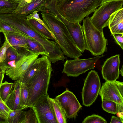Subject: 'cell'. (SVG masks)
<instances>
[{"label":"cell","mask_w":123,"mask_h":123,"mask_svg":"<svg viewBox=\"0 0 123 123\" xmlns=\"http://www.w3.org/2000/svg\"><path fill=\"white\" fill-rule=\"evenodd\" d=\"M60 14L72 22L80 23L93 12L101 4L102 0H56Z\"/></svg>","instance_id":"cell-3"},{"label":"cell","mask_w":123,"mask_h":123,"mask_svg":"<svg viewBox=\"0 0 123 123\" xmlns=\"http://www.w3.org/2000/svg\"><path fill=\"white\" fill-rule=\"evenodd\" d=\"M0 123H8V119L0 113Z\"/></svg>","instance_id":"cell-38"},{"label":"cell","mask_w":123,"mask_h":123,"mask_svg":"<svg viewBox=\"0 0 123 123\" xmlns=\"http://www.w3.org/2000/svg\"><path fill=\"white\" fill-rule=\"evenodd\" d=\"M123 112H118L116 114L119 117L123 120Z\"/></svg>","instance_id":"cell-39"},{"label":"cell","mask_w":123,"mask_h":123,"mask_svg":"<svg viewBox=\"0 0 123 123\" xmlns=\"http://www.w3.org/2000/svg\"><path fill=\"white\" fill-rule=\"evenodd\" d=\"M12 0L16 2L17 3V2L18 0Z\"/></svg>","instance_id":"cell-44"},{"label":"cell","mask_w":123,"mask_h":123,"mask_svg":"<svg viewBox=\"0 0 123 123\" xmlns=\"http://www.w3.org/2000/svg\"><path fill=\"white\" fill-rule=\"evenodd\" d=\"M13 32L25 35L17 29L0 20V32Z\"/></svg>","instance_id":"cell-30"},{"label":"cell","mask_w":123,"mask_h":123,"mask_svg":"<svg viewBox=\"0 0 123 123\" xmlns=\"http://www.w3.org/2000/svg\"><path fill=\"white\" fill-rule=\"evenodd\" d=\"M55 98L59 103L68 118H75L82 107L75 95L68 89Z\"/></svg>","instance_id":"cell-10"},{"label":"cell","mask_w":123,"mask_h":123,"mask_svg":"<svg viewBox=\"0 0 123 123\" xmlns=\"http://www.w3.org/2000/svg\"><path fill=\"white\" fill-rule=\"evenodd\" d=\"M4 76V75L0 77V87L2 83L3 80Z\"/></svg>","instance_id":"cell-42"},{"label":"cell","mask_w":123,"mask_h":123,"mask_svg":"<svg viewBox=\"0 0 123 123\" xmlns=\"http://www.w3.org/2000/svg\"><path fill=\"white\" fill-rule=\"evenodd\" d=\"M120 55H116L107 58L104 62L101 73L106 81L113 82L119 78L120 74Z\"/></svg>","instance_id":"cell-12"},{"label":"cell","mask_w":123,"mask_h":123,"mask_svg":"<svg viewBox=\"0 0 123 123\" xmlns=\"http://www.w3.org/2000/svg\"><path fill=\"white\" fill-rule=\"evenodd\" d=\"M114 82L119 91L123 95V82L116 80Z\"/></svg>","instance_id":"cell-36"},{"label":"cell","mask_w":123,"mask_h":123,"mask_svg":"<svg viewBox=\"0 0 123 123\" xmlns=\"http://www.w3.org/2000/svg\"><path fill=\"white\" fill-rule=\"evenodd\" d=\"M3 45L0 48V63L3 62L6 58V54L7 49L11 45L6 38Z\"/></svg>","instance_id":"cell-31"},{"label":"cell","mask_w":123,"mask_h":123,"mask_svg":"<svg viewBox=\"0 0 123 123\" xmlns=\"http://www.w3.org/2000/svg\"><path fill=\"white\" fill-rule=\"evenodd\" d=\"M57 16L65 25L77 48L81 53H83L86 49V47L82 26L79 23L67 20L60 13Z\"/></svg>","instance_id":"cell-11"},{"label":"cell","mask_w":123,"mask_h":123,"mask_svg":"<svg viewBox=\"0 0 123 123\" xmlns=\"http://www.w3.org/2000/svg\"><path fill=\"white\" fill-rule=\"evenodd\" d=\"M20 108L10 111L8 118V123H20L24 111Z\"/></svg>","instance_id":"cell-28"},{"label":"cell","mask_w":123,"mask_h":123,"mask_svg":"<svg viewBox=\"0 0 123 123\" xmlns=\"http://www.w3.org/2000/svg\"><path fill=\"white\" fill-rule=\"evenodd\" d=\"M26 39L28 49L30 50L39 53L40 55L49 56L48 53L39 42L32 38L27 36Z\"/></svg>","instance_id":"cell-23"},{"label":"cell","mask_w":123,"mask_h":123,"mask_svg":"<svg viewBox=\"0 0 123 123\" xmlns=\"http://www.w3.org/2000/svg\"><path fill=\"white\" fill-rule=\"evenodd\" d=\"M1 44V39H0V45Z\"/></svg>","instance_id":"cell-45"},{"label":"cell","mask_w":123,"mask_h":123,"mask_svg":"<svg viewBox=\"0 0 123 123\" xmlns=\"http://www.w3.org/2000/svg\"><path fill=\"white\" fill-rule=\"evenodd\" d=\"M48 94L39 98L31 108L34 111L38 123H57L48 100Z\"/></svg>","instance_id":"cell-9"},{"label":"cell","mask_w":123,"mask_h":123,"mask_svg":"<svg viewBox=\"0 0 123 123\" xmlns=\"http://www.w3.org/2000/svg\"><path fill=\"white\" fill-rule=\"evenodd\" d=\"M38 11H35L26 16L27 19L34 18L36 19L40 23L46 27L45 25L39 17V14L37 13Z\"/></svg>","instance_id":"cell-34"},{"label":"cell","mask_w":123,"mask_h":123,"mask_svg":"<svg viewBox=\"0 0 123 123\" xmlns=\"http://www.w3.org/2000/svg\"><path fill=\"white\" fill-rule=\"evenodd\" d=\"M111 123H123V120L119 117H117L114 116L111 117Z\"/></svg>","instance_id":"cell-37"},{"label":"cell","mask_w":123,"mask_h":123,"mask_svg":"<svg viewBox=\"0 0 123 123\" xmlns=\"http://www.w3.org/2000/svg\"><path fill=\"white\" fill-rule=\"evenodd\" d=\"M5 38L7 39L12 46L20 54H23L29 49L26 35L17 33L4 32Z\"/></svg>","instance_id":"cell-14"},{"label":"cell","mask_w":123,"mask_h":123,"mask_svg":"<svg viewBox=\"0 0 123 123\" xmlns=\"http://www.w3.org/2000/svg\"><path fill=\"white\" fill-rule=\"evenodd\" d=\"M99 94L102 100L112 101L123 105V95L119 91L114 81H106L103 83Z\"/></svg>","instance_id":"cell-13"},{"label":"cell","mask_w":123,"mask_h":123,"mask_svg":"<svg viewBox=\"0 0 123 123\" xmlns=\"http://www.w3.org/2000/svg\"><path fill=\"white\" fill-rule=\"evenodd\" d=\"M20 82L15 81L13 88L5 103L11 110L21 108L20 105Z\"/></svg>","instance_id":"cell-16"},{"label":"cell","mask_w":123,"mask_h":123,"mask_svg":"<svg viewBox=\"0 0 123 123\" xmlns=\"http://www.w3.org/2000/svg\"><path fill=\"white\" fill-rule=\"evenodd\" d=\"M108 26L112 35L123 33V8L116 11L110 15Z\"/></svg>","instance_id":"cell-15"},{"label":"cell","mask_w":123,"mask_h":123,"mask_svg":"<svg viewBox=\"0 0 123 123\" xmlns=\"http://www.w3.org/2000/svg\"><path fill=\"white\" fill-rule=\"evenodd\" d=\"M105 55L86 59L67 60L64 64L62 72L68 76L77 77L89 70L94 69L98 61Z\"/></svg>","instance_id":"cell-6"},{"label":"cell","mask_w":123,"mask_h":123,"mask_svg":"<svg viewBox=\"0 0 123 123\" xmlns=\"http://www.w3.org/2000/svg\"><path fill=\"white\" fill-rule=\"evenodd\" d=\"M14 84L6 81L1 84L0 87V97L4 102L11 92Z\"/></svg>","instance_id":"cell-27"},{"label":"cell","mask_w":123,"mask_h":123,"mask_svg":"<svg viewBox=\"0 0 123 123\" xmlns=\"http://www.w3.org/2000/svg\"><path fill=\"white\" fill-rule=\"evenodd\" d=\"M42 21L55 37L64 54L73 59L82 55L63 22L53 13L46 11L41 13Z\"/></svg>","instance_id":"cell-1"},{"label":"cell","mask_w":123,"mask_h":123,"mask_svg":"<svg viewBox=\"0 0 123 123\" xmlns=\"http://www.w3.org/2000/svg\"><path fill=\"white\" fill-rule=\"evenodd\" d=\"M33 0H18L17 2L18 5L17 7H19L26 5L31 3Z\"/></svg>","instance_id":"cell-35"},{"label":"cell","mask_w":123,"mask_h":123,"mask_svg":"<svg viewBox=\"0 0 123 123\" xmlns=\"http://www.w3.org/2000/svg\"><path fill=\"white\" fill-rule=\"evenodd\" d=\"M82 26L86 49L94 56L103 54L106 49L107 42L103 31H100L95 27L89 16L85 17L83 20Z\"/></svg>","instance_id":"cell-4"},{"label":"cell","mask_w":123,"mask_h":123,"mask_svg":"<svg viewBox=\"0 0 123 123\" xmlns=\"http://www.w3.org/2000/svg\"><path fill=\"white\" fill-rule=\"evenodd\" d=\"M118 1H123V0H102L101 4L106 2Z\"/></svg>","instance_id":"cell-40"},{"label":"cell","mask_w":123,"mask_h":123,"mask_svg":"<svg viewBox=\"0 0 123 123\" xmlns=\"http://www.w3.org/2000/svg\"><path fill=\"white\" fill-rule=\"evenodd\" d=\"M4 71L0 66V77L4 75Z\"/></svg>","instance_id":"cell-41"},{"label":"cell","mask_w":123,"mask_h":123,"mask_svg":"<svg viewBox=\"0 0 123 123\" xmlns=\"http://www.w3.org/2000/svg\"><path fill=\"white\" fill-rule=\"evenodd\" d=\"M40 55L38 53L29 50L16 62L14 67L5 71V74L12 80H19Z\"/></svg>","instance_id":"cell-8"},{"label":"cell","mask_w":123,"mask_h":123,"mask_svg":"<svg viewBox=\"0 0 123 123\" xmlns=\"http://www.w3.org/2000/svg\"><path fill=\"white\" fill-rule=\"evenodd\" d=\"M20 105L21 108L26 109L29 96V91L26 85L20 82Z\"/></svg>","instance_id":"cell-25"},{"label":"cell","mask_w":123,"mask_h":123,"mask_svg":"<svg viewBox=\"0 0 123 123\" xmlns=\"http://www.w3.org/2000/svg\"><path fill=\"white\" fill-rule=\"evenodd\" d=\"M40 58H38L25 72L19 80L20 82L26 85L37 72L39 65Z\"/></svg>","instance_id":"cell-22"},{"label":"cell","mask_w":123,"mask_h":123,"mask_svg":"<svg viewBox=\"0 0 123 123\" xmlns=\"http://www.w3.org/2000/svg\"><path fill=\"white\" fill-rule=\"evenodd\" d=\"M123 1H111L101 4L94 12L90 18L94 26L99 31L108 26L110 15L116 11L123 8Z\"/></svg>","instance_id":"cell-5"},{"label":"cell","mask_w":123,"mask_h":123,"mask_svg":"<svg viewBox=\"0 0 123 123\" xmlns=\"http://www.w3.org/2000/svg\"><path fill=\"white\" fill-rule=\"evenodd\" d=\"M38 69L34 76L26 85L29 96L26 108H31L40 97L48 94V87L53 71L51 62L46 55L40 57Z\"/></svg>","instance_id":"cell-2"},{"label":"cell","mask_w":123,"mask_h":123,"mask_svg":"<svg viewBox=\"0 0 123 123\" xmlns=\"http://www.w3.org/2000/svg\"><path fill=\"white\" fill-rule=\"evenodd\" d=\"M120 74L121 75L123 76V65L122 66V67L120 70Z\"/></svg>","instance_id":"cell-43"},{"label":"cell","mask_w":123,"mask_h":123,"mask_svg":"<svg viewBox=\"0 0 123 123\" xmlns=\"http://www.w3.org/2000/svg\"><path fill=\"white\" fill-rule=\"evenodd\" d=\"M48 0H33L31 3L21 7H17L12 13L28 15L45 5Z\"/></svg>","instance_id":"cell-18"},{"label":"cell","mask_w":123,"mask_h":123,"mask_svg":"<svg viewBox=\"0 0 123 123\" xmlns=\"http://www.w3.org/2000/svg\"><path fill=\"white\" fill-rule=\"evenodd\" d=\"M101 88V83L97 73L92 70L88 73L85 79L82 90L83 104L89 106L96 99Z\"/></svg>","instance_id":"cell-7"},{"label":"cell","mask_w":123,"mask_h":123,"mask_svg":"<svg viewBox=\"0 0 123 123\" xmlns=\"http://www.w3.org/2000/svg\"><path fill=\"white\" fill-rule=\"evenodd\" d=\"M48 100L54 114L57 123H66V116L61 105L55 98L48 97Z\"/></svg>","instance_id":"cell-19"},{"label":"cell","mask_w":123,"mask_h":123,"mask_svg":"<svg viewBox=\"0 0 123 123\" xmlns=\"http://www.w3.org/2000/svg\"><path fill=\"white\" fill-rule=\"evenodd\" d=\"M24 54L19 53L14 47L11 46L7 49L5 59L3 62L0 63V66L4 72L9 69L13 68L15 66L16 62Z\"/></svg>","instance_id":"cell-17"},{"label":"cell","mask_w":123,"mask_h":123,"mask_svg":"<svg viewBox=\"0 0 123 123\" xmlns=\"http://www.w3.org/2000/svg\"><path fill=\"white\" fill-rule=\"evenodd\" d=\"M20 123H38L35 114L32 108L24 111Z\"/></svg>","instance_id":"cell-26"},{"label":"cell","mask_w":123,"mask_h":123,"mask_svg":"<svg viewBox=\"0 0 123 123\" xmlns=\"http://www.w3.org/2000/svg\"><path fill=\"white\" fill-rule=\"evenodd\" d=\"M27 20L32 27L37 31L49 39L56 41L51 32L45 26L34 18L27 19Z\"/></svg>","instance_id":"cell-20"},{"label":"cell","mask_w":123,"mask_h":123,"mask_svg":"<svg viewBox=\"0 0 123 123\" xmlns=\"http://www.w3.org/2000/svg\"><path fill=\"white\" fill-rule=\"evenodd\" d=\"M116 43L123 49V33H116L112 35Z\"/></svg>","instance_id":"cell-33"},{"label":"cell","mask_w":123,"mask_h":123,"mask_svg":"<svg viewBox=\"0 0 123 123\" xmlns=\"http://www.w3.org/2000/svg\"><path fill=\"white\" fill-rule=\"evenodd\" d=\"M105 119L100 116L93 114L88 116L85 118L82 122V123H107Z\"/></svg>","instance_id":"cell-29"},{"label":"cell","mask_w":123,"mask_h":123,"mask_svg":"<svg viewBox=\"0 0 123 123\" xmlns=\"http://www.w3.org/2000/svg\"><path fill=\"white\" fill-rule=\"evenodd\" d=\"M18 4L12 0H0V14L12 13Z\"/></svg>","instance_id":"cell-24"},{"label":"cell","mask_w":123,"mask_h":123,"mask_svg":"<svg viewBox=\"0 0 123 123\" xmlns=\"http://www.w3.org/2000/svg\"><path fill=\"white\" fill-rule=\"evenodd\" d=\"M102 107L106 111L113 114H116L118 112L123 111V105L112 101L102 100Z\"/></svg>","instance_id":"cell-21"},{"label":"cell","mask_w":123,"mask_h":123,"mask_svg":"<svg viewBox=\"0 0 123 123\" xmlns=\"http://www.w3.org/2000/svg\"><path fill=\"white\" fill-rule=\"evenodd\" d=\"M11 110L0 97V113L8 119Z\"/></svg>","instance_id":"cell-32"}]
</instances>
